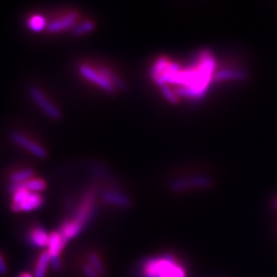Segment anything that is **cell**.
I'll list each match as a JSON object with an SVG mask.
<instances>
[{"instance_id": "cell-16", "label": "cell", "mask_w": 277, "mask_h": 277, "mask_svg": "<svg viewBox=\"0 0 277 277\" xmlns=\"http://www.w3.org/2000/svg\"><path fill=\"white\" fill-rule=\"evenodd\" d=\"M47 25L48 24L46 22V19L40 15H33L27 20L28 29L34 33H40L46 30Z\"/></svg>"}, {"instance_id": "cell-12", "label": "cell", "mask_w": 277, "mask_h": 277, "mask_svg": "<svg viewBox=\"0 0 277 277\" xmlns=\"http://www.w3.org/2000/svg\"><path fill=\"white\" fill-rule=\"evenodd\" d=\"M84 229L85 228L73 219H68L62 223V225L60 226L59 232L61 233L63 239L66 242H68L69 240H71L75 238L76 236H78L82 232Z\"/></svg>"}, {"instance_id": "cell-8", "label": "cell", "mask_w": 277, "mask_h": 277, "mask_svg": "<svg viewBox=\"0 0 277 277\" xmlns=\"http://www.w3.org/2000/svg\"><path fill=\"white\" fill-rule=\"evenodd\" d=\"M44 199L39 193H30L28 197L20 204H12L11 209L15 213L20 212H33L40 209L43 205Z\"/></svg>"}, {"instance_id": "cell-14", "label": "cell", "mask_w": 277, "mask_h": 277, "mask_svg": "<svg viewBox=\"0 0 277 277\" xmlns=\"http://www.w3.org/2000/svg\"><path fill=\"white\" fill-rule=\"evenodd\" d=\"M246 78V73L242 70H222L214 75L215 81L224 80H243Z\"/></svg>"}, {"instance_id": "cell-3", "label": "cell", "mask_w": 277, "mask_h": 277, "mask_svg": "<svg viewBox=\"0 0 277 277\" xmlns=\"http://www.w3.org/2000/svg\"><path fill=\"white\" fill-rule=\"evenodd\" d=\"M96 211V190L93 188L88 190L80 199L72 219L85 228L95 217Z\"/></svg>"}, {"instance_id": "cell-19", "label": "cell", "mask_w": 277, "mask_h": 277, "mask_svg": "<svg viewBox=\"0 0 277 277\" xmlns=\"http://www.w3.org/2000/svg\"><path fill=\"white\" fill-rule=\"evenodd\" d=\"M33 176H34V171L32 169L27 168L12 174L10 177V181H11V184H22L32 179Z\"/></svg>"}, {"instance_id": "cell-13", "label": "cell", "mask_w": 277, "mask_h": 277, "mask_svg": "<svg viewBox=\"0 0 277 277\" xmlns=\"http://www.w3.org/2000/svg\"><path fill=\"white\" fill-rule=\"evenodd\" d=\"M98 70L109 80L112 82V85L115 87V89L117 91H120V92H124L126 91V85L125 82L123 81L122 78H120L119 76H117L110 68H107V67H104V66H98Z\"/></svg>"}, {"instance_id": "cell-10", "label": "cell", "mask_w": 277, "mask_h": 277, "mask_svg": "<svg viewBox=\"0 0 277 277\" xmlns=\"http://www.w3.org/2000/svg\"><path fill=\"white\" fill-rule=\"evenodd\" d=\"M27 239L30 245L37 248H44V247H47L49 234L46 232L44 228L37 225V226H33L28 231Z\"/></svg>"}, {"instance_id": "cell-23", "label": "cell", "mask_w": 277, "mask_h": 277, "mask_svg": "<svg viewBox=\"0 0 277 277\" xmlns=\"http://www.w3.org/2000/svg\"><path fill=\"white\" fill-rule=\"evenodd\" d=\"M160 92L162 94V96L167 99V101L173 103V104H177L179 99L177 97V94L175 93V91H173L169 86H161L159 87Z\"/></svg>"}, {"instance_id": "cell-6", "label": "cell", "mask_w": 277, "mask_h": 277, "mask_svg": "<svg viewBox=\"0 0 277 277\" xmlns=\"http://www.w3.org/2000/svg\"><path fill=\"white\" fill-rule=\"evenodd\" d=\"M11 138H12L14 144L23 148L24 150H26L27 152H29L33 156L40 158V159H44L47 157V150L44 147H42L38 143L34 142L32 138L23 134L22 132H19V131L12 132Z\"/></svg>"}, {"instance_id": "cell-20", "label": "cell", "mask_w": 277, "mask_h": 277, "mask_svg": "<svg viewBox=\"0 0 277 277\" xmlns=\"http://www.w3.org/2000/svg\"><path fill=\"white\" fill-rule=\"evenodd\" d=\"M190 188L196 189H207L213 185V181L205 176H194L188 179Z\"/></svg>"}, {"instance_id": "cell-2", "label": "cell", "mask_w": 277, "mask_h": 277, "mask_svg": "<svg viewBox=\"0 0 277 277\" xmlns=\"http://www.w3.org/2000/svg\"><path fill=\"white\" fill-rule=\"evenodd\" d=\"M140 273L142 277H187L186 268L171 254L145 259Z\"/></svg>"}, {"instance_id": "cell-24", "label": "cell", "mask_w": 277, "mask_h": 277, "mask_svg": "<svg viewBox=\"0 0 277 277\" xmlns=\"http://www.w3.org/2000/svg\"><path fill=\"white\" fill-rule=\"evenodd\" d=\"M82 270H84L87 277H100V275L96 272V270L90 264L84 265Z\"/></svg>"}, {"instance_id": "cell-11", "label": "cell", "mask_w": 277, "mask_h": 277, "mask_svg": "<svg viewBox=\"0 0 277 277\" xmlns=\"http://www.w3.org/2000/svg\"><path fill=\"white\" fill-rule=\"evenodd\" d=\"M67 245V242L63 239L61 233L59 231H53L49 234L48 244H47V253L50 257V260H59L62 251Z\"/></svg>"}, {"instance_id": "cell-15", "label": "cell", "mask_w": 277, "mask_h": 277, "mask_svg": "<svg viewBox=\"0 0 277 277\" xmlns=\"http://www.w3.org/2000/svg\"><path fill=\"white\" fill-rule=\"evenodd\" d=\"M50 265V257L47 252H43L40 254L36 261L35 269H34V277H45L48 266Z\"/></svg>"}, {"instance_id": "cell-1", "label": "cell", "mask_w": 277, "mask_h": 277, "mask_svg": "<svg viewBox=\"0 0 277 277\" xmlns=\"http://www.w3.org/2000/svg\"><path fill=\"white\" fill-rule=\"evenodd\" d=\"M216 71V60L210 52H202L197 64L188 69H182L178 64L165 58H159L152 65L151 79L159 87L177 85V95L188 99H199L207 91L209 85L214 79Z\"/></svg>"}, {"instance_id": "cell-9", "label": "cell", "mask_w": 277, "mask_h": 277, "mask_svg": "<svg viewBox=\"0 0 277 277\" xmlns=\"http://www.w3.org/2000/svg\"><path fill=\"white\" fill-rule=\"evenodd\" d=\"M101 199L105 204L119 207H129L132 204L130 197L116 190H106L102 193Z\"/></svg>"}, {"instance_id": "cell-22", "label": "cell", "mask_w": 277, "mask_h": 277, "mask_svg": "<svg viewBox=\"0 0 277 277\" xmlns=\"http://www.w3.org/2000/svg\"><path fill=\"white\" fill-rule=\"evenodd\" d=\"M170 189L174 192H184L191 188H190L188 179H177L171 183Z\"/></svg>"}, {"instance_id": "cell-4", "label": "cell", "mask_w": 277, "mask_h": 277, "mask_svg": "<svg viewBox=\"0 0 277 277\" xmlns=\"http://www.w3.org/2000/svg\"><path fill=\"white\" fill-rule=\"evenodd\" d=\"M78 73L79 75L85 78L86 80H88L89 82L95 85L97 88H99L100 90L104 91L105 93L109 94V95H113L115 94V92L117 91L115 89V87L112 85L111 81H109L99 70L97 67H94L92 65L82 63L78 66Z\"/></svg>"}, {"instance_id": "cell-17", "label": "cell", "mask_w": 277, "mask_h": 277, "mask_svg": "<svg viewBox=\"0 0 277 277\" xmlns=\"http://www.w3.org/2000/svg\"><path fill=\"white\" fill-rule=\"evenodd\" d=\"M20 185L24 189L28 190L31 193H40V192L44 191L46 188V182L44 180L38 179V178H35V179L32 178V179H30Z\"/></svg>"}, {"instance_id": "cell-7", "label": "cell", "mask_w": 277, "mask_h": 277, "mask_svg": "<svg viewBox=\"0 0 277 277\" xmlns=\"http://www.w3.org/2000/svg\"><path fill=\"white\" fill-rule=\"evenodd\" d=\"M78 19L79 14L77 12H70L57 20L51 21L47 25L45 31L49 34H56L66 30H72L77 25Z\"/></svg>"}, {"instance_id": "cell-5", "label": "cell", "mask_w": 277, "mask_h": 277, "mask_svg": "<svg viewBox=\"0 0 277 277\" xmlns=\"http://www.w3.org/2000/svg\"><path fill=\"white\" fill-rule=\"evenodd\" d=\"M28 94L31 100L48 118L54 121H59L62 119L63 115L61 110L48 99V97L39 88L35 86L29 87Z\"/></svg>"}, {"instance_id": "cell-26", "label": "cell", "mask_w": 277, "mask_h": 277, "mask_svg": "<svg viewBox=\"0 0 277 277\" xmlns=\"http://www.w3.org/2000/svg\"><path fill=\"white\" fill-rule=\"evenodd\" d=\"M18 277H34V275L31 274V273H29V272H23Z\"/></svg>"}, {"instance_id": "cell-21", "label": "cell", "mask_w": 277, "mask_h": 277, "mask_svg": "<svg viewBox=\"0 0 277 277\" xmlns=\"http://www.w3.org/2000/svg\"><path fill=\"white\" fill-rule=\"evenodd\" d=\"M89 264L96 270V272L102 276L104 275L105 273V267H104V264L100 258L99 255L95 254V253H92L90 254L89 256Z\"/></svg>"}, {"instance_id": "cell-25", "label": "cell", "mask_w": 277, "mask_h": 277, "mask_svg": "<svg viewBox=\"0 0 277 277\" xmlns=\"http://www.w3.org/2000/svg\"><path fill=\"white\" fill-rule=\"evenodd\" d=\"M8 265L4 259V256L0 254V275H7L8 274Z\"/></svg>"}, {"instance_id": "cell-18", "label": "cell", "mask_w": 277, "mask_h": 277, "mask_svg": "<svg viewBox=\"0 0 277 277\" xmlns=\"http://www.w3.org/2000/svg\"><path fill=\"white\" fill-rule=\"evenodd\" d=\"M95 29H96V23L92 20H87V21H84V22L77 24L71 31L74 36L81 37V36L92 33Z\"/></svg>"}]
</instances>
